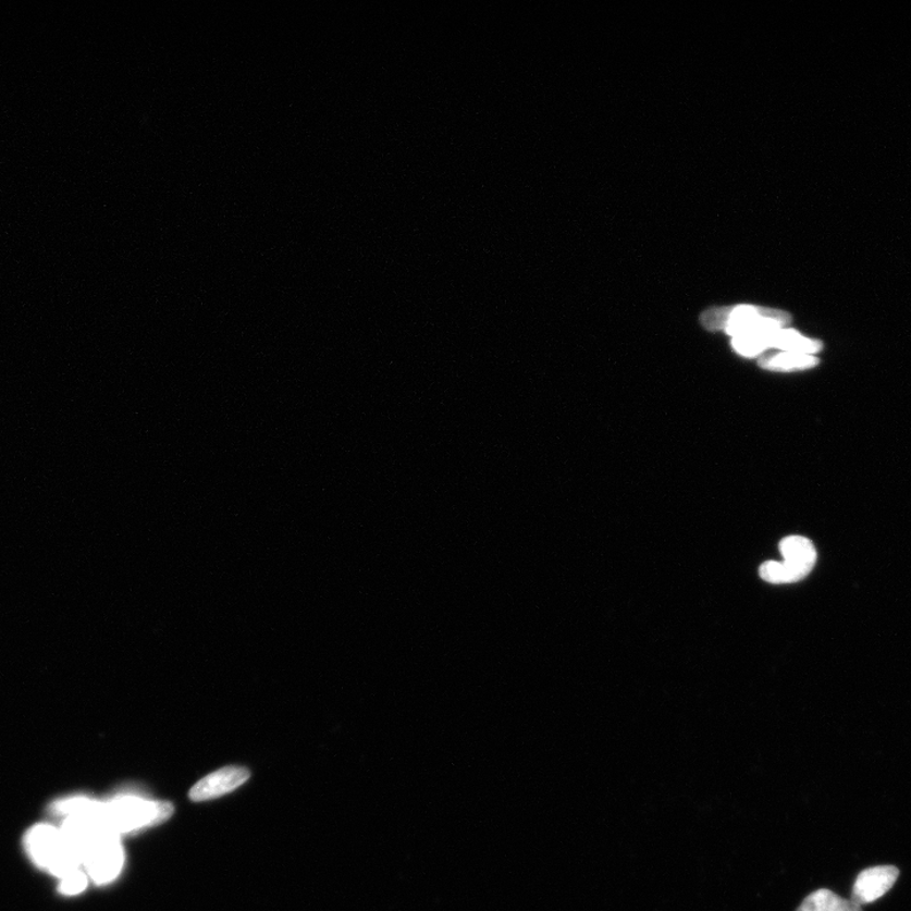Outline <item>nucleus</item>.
Listing matches in <instances>:
<instances>
[{
	"mask_svg": "<svg viewBox=\"0 0 911 911\" xmlns=\"http://www.w3.org/2000/svg\"><path fill=\"white\" fill-rule=\"evenodd\" d=\"M96 814L115 835L135 832L167 822L174 814L168 801H151L136 797H120L109 803L97 801Z\"/></svg>",
	"mask_w": 911,
	"mask_h": 911,
	"instance_id": "obj_1",
	"label": "nucleus"
},
{
	"mask_svg": "<svg viewBox=\"0 0 911 911\" xmlns=\"http://www.w3.org/2000/svg\"><path fill=\"white\" fill-rule=\"evenodd\" d=\"M791 322V316L778 309L739 306L704 311L702 323L709 331H724L737 336L777 330Z\"/></svg>",
	"mask_w": 911,
	"mask_h": 911,
	"instance_id": "obj_2",
	"label": "nucleus"
},
{
	"mask_svg": "<svg viewBox=\"0 0 911 911\" xmlns=\"http://www.w3.org/2000/svg\"><path fill=\"white\" fill-rule=\"evenodd\" d=\"M30 858L41 866L61 878L66 877L83 866L79 855L70 846L61 829L52 825H37L28 832L26 838Z\"/></svg>",
	"mask_w": 911,
	"mask_h": 911,
	"instance_id": "obj_3",
	"label": "nucleus"
},
{
	"mask_svg": "<svg viewBox=\"0 0 911 911\" xmlns=\"http://www.w3.org/2000/svg\"><path fill=\"white\" fill-rule=\"evenodd\" d=\"M783 563L768 561L760 567L761 578L771 583H792L804 579L813 570L816 551L805 537H786L780 542Z\"/></svg>",
	"mask_w": 911,
	"mask_h": 911,
	"instance_id": "obj_4",
	"label": "nucleus"
},
{
	"mask_svg": "<svg viewBox=\"0 0 911 911\" xmlns=\"http://www.w3.org/2000/svg\"><path fill=\"white\" fill-rule=\"evenodd\" d=\"M731 345L739 355L753 357L770 347L784 349L792 354H815L823 348L822 342L809 340L791 330H768L759 333L744 334L731 341Z\"/></svg>",
	"mask_w": 911,
	"mask_h": 911,
	"instance_id": "obj_5",
	"label": "nucleus"
},
{
	"mask_svg": "<svg viewBox=\"0 0 911 911\" xmlns=\"http://www.w3.org/2000/svg\"><path fill=\"white\" fill-rule=\"evenodd\" d=\"M124 854L119 835L101 839L83 855L82 864L97 884H107L120 875Z\"/></svg>",
	"mask_w": 911,
	"mask_h": 911,
	"instance_id": "obj_6",
	"label": "nucleus"
},
{
	"mask_svg": "<svg viewBox=\"0 0 911 911\" xmlns=\"http://www.w3.org/2000/svg\"><path fill=\"white\" fill-rule=\"evenodd\" d=\"M899 874V869L895 866H877L862 871L855 878L851 900L862 907L883 898L897 883Z\"/></svg>",
	"mask_w": 911,
	"mask_h": 911,
	"instance_id": "obj_7",
	"label": "nucleus"
},
{
	"mask_svg": "<svg viewBox=\"0 0 911 911\" xmlns=\"http://www.w3.org/2000/svg\"><path fill=\"white\" fill-rule=\"evenodd\" d=\"M250 778V771L230 766L216 771L193 786L189 797L193 801L217 799L230 793Z\"/></svg>",
	"mask_w": 911,
	"mask_h": 911,
	"instance_id": "obj_8",
	"label": "nucleus"
},
{
	"mask_svg": "<svg viewBox=\"0 0 911 911\" xmlns=\"http://www.w3.org/2000/svg\"><path fill=\"white\" fill-rule=\"evenodd\" d=\"M797 911H862V908L830 890L821 889L810 894Z\"/></svg>",
	"mask_w": 911,
	"mask_h": 911,
	"instance_id": "obj_9",
	"label": "nucleus"
},
{
	"mask_svg": "<svg viewBox=\"0 0 911 911\" xmlns=\"http://www.w3.org/2000/svg\"><path fill=\"white\" fill-rule=\"evenodd\" d=\"M820 364L816 357L805 354H768L762 356L761 368L773 371H793L815 368Z\"/></svg>",
	"mask_w": 911,
	"mask_h": 911,
	"instance_id": "obj_10",
	"label": "nucleus"
},
{
	"mask_svg": "<svg viewBox=\"0 0 911 911\" xmlns=\"http://www.w3.org/2000/svg\"><path fill=\"white\" fill-rule=\"evenodd\" d=\"M88 885V877L82 870L61 878L60 891L65 895H76L85 890Z\"/></svg>",
	"mask_w": 911,
	"mask_h": 911,
	"instance_id": "obj_11",
	"label": "nucleus"
}]
</instances>
